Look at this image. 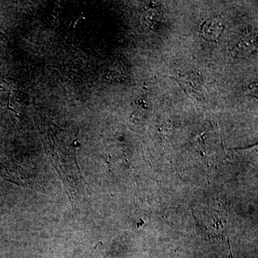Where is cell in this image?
I'll list each match as a JSON object with an SVG mask.
<instances>
[{
    "instance_id": "cell-4",
    "label": "cell",
    "mask_w": 258,
    "mask_h": 258,
    "mask_svg": "<svg viewBox=\"0 0 258 258\" xmlns=\"http://www.w3.org/2000/svg\"><path fill=\"white\" fill-rule=\"evenodd\" d=\"M257 83H253L252 84H250L249 86L248 90L249 91V92L257 93Z\"/></svg>"
},
{
    "instance_id": "cell-2",
    "label": "cell",
    "mask_w": 258,
    "mask_h": 258,
    "mask_svg": "<svg viewBox=\"0 0 258 258\" xmlns=\"http://www.w3.org/2000/svg\"><path fill=\"white\" fill-rule=\"evenodd\" d=\"M224 28L225 25L221 18H212L203 24L201 34L207 41H215L221 36Z\"/></svg>"
},
{
    "instance_id": "cell-1",
    "label": "cell",
    "mask_w": 258,
    "mask_h": 258,
    "mask_svg": "<svg viewBox=\"0 0 258 258\" xmlns=\"http://www.w3.org/2000/svg\"><path fill=\"white\" fill-rule=\"evenodd\" d=\"M257 47V36L251 32H245L230 42V51L237 58H245L252 55Z\"/></svg>"
},
{
    "instance_id": "cell-3",
    "label": "cell",
    "mask_w": 258,
    "mask_h": 258,
    "mask_svg": "<svg viewBox=\"0 0 258 258\" xmlns=\"http://www.w3.org/2000/svg\"><path fill=\"white\" fill-rule=\"evenodd\" d=\"M161 20L160 11L157 9L154 3H151L148 5L142 18L144 26L149 30H155L160 25Z\"/></svg>"
}]
</instances>
